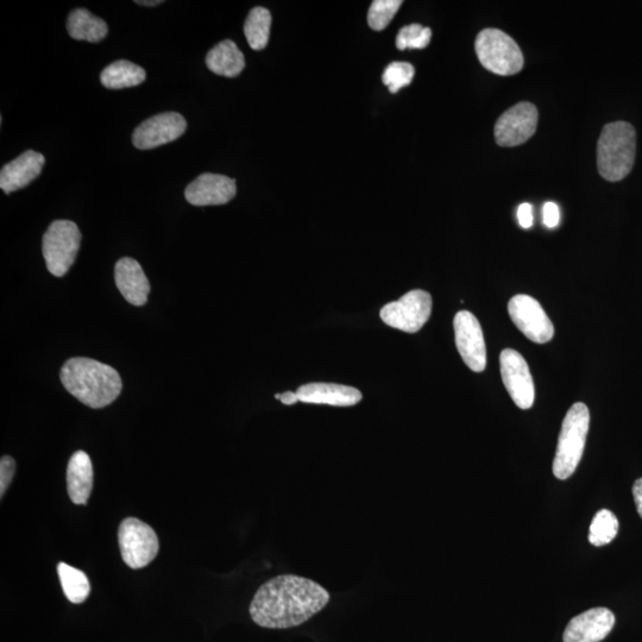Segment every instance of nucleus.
Returning a JSON list of instances; mask_svg holds the SVG:
<instances>
[{
    "label": "nucleus",
    "instance_id": "obj_1",
    "mask_svg": "<svg viewBox=\"0 0 642 642\" xmlns=\"http://www.w3.org/2000/svg\"><path fill=\"white\" fill-rule=\"evenodd\" d=\"M330 600L329 591L312 579L282 575L269 579L257 590L249 612L258 626L287 629L313 618Z\"/></svg>",
    "mask_w": 642,
    "mask_h": 642
},
{
    "label": "nucleus",
    "instance_id": "obj_2",
    "mask_svg": "<svg viewBox=\"0 0 642 642\" xmlns=\"http://www.w3.org/2000/svg\"><path fill=\"white\" fill-rule=\"evenodd\" d=\"M60 376L69 394L94 409L110 406L122 393L118 371L92 358H71L62 367Z\"/></svg>",
    "mask_w": 642,
    "mask_h": 642
},
{
    "label": "nucleus",
    "instance_id": "obj_3",
    "mask_svg": "<svg viewBox=\"0 0 642 642\" xmlns=\"http://www.w3.org/2000/svg\"><path fill=\"white\" fill-rule=\"evenodd\" d=\"M637 153V134L626 122L607 124L597 143V168L610 182L625 179L631 173Z\"/></svg>",
    "mask_w": 642,
    "mask_h": 642
},
{
    "label": "nucleus",
    "instance_id": "obj_4",
    "mask_svg": "<svg viewBox=\"0 0 642 642\" xmlns=\"http://www.w3.org/2000/svg\"><path fill=\"white\" fill-rule=\"evenodd\" d=\"M590 426L589 408L577 402L566 413L560 430L553 474L558 480H568L574 475L583 457Z\"/></svg>",
    "mask_w": 642,
    "mask_h": 642
},
{
    "label": "nucleus",
    "instance_id": "obj_5",
    "mask_svg": "<svg viewBox=\"0 0 642 642\" xmlns=\"http://www.w3.org/2000/svg\"><path fill=\"white\" fill-rule=\"evenodd\" d=\"M475 49L481 65L497 75L518 74L524 68V55L518 44L499 29H484L478 34Z\"/></svg>",
    "mask_w": 642,
    "mask_h": 642
},
{
    "label": "nucleus",
    "instance_id": "obj_6",
    "mask_svg": "<svg viewBox=\"0 0 642 642\" xmlns=\"http://www.w3.org/2000/svg\"><path fill=\"white\" fill-rule=\"evenodd\" d=\"M81 245V232L71 220H56L43 236L42 251L47 269L62 278L71 269Z\"/></svg>",
    "mask_w": 642,
    "mask_h": 642
},
{
    "label": "nucleus",
    "instance_id": "obj_7",
    "mask_svg": "<svg viewBox=\"0 0 642 642\" xmlns=\"http://www.w3.org/2000/svg\"><path fill=\"white\" fill-rule=\"evenodd\" d=\"M118 544L124 563L130 569L146 568L159 555L160 543L156 532L136 518L122 521L118 528Z\"/></svg>",
    "mask_w": 642,
    "mask_h": 642
},
{
    "label": "nucleus",
    "instance_id": "obj_8",
    "mask_svg": "<svg viewBox=\"0 0 642 642\" xmlns=\"http://www.w3.org/2000/svg\"><path fill=\"white\" fill-rule=\"evenodd\" d=\"M432 313V297L425 291L415 289L400 300L382 308L383 323L393 329L415 333L423 329Z\"/></svg>",
    "mask_w": 642,
    "mask_h": 642
},
{
    "label": "nucleus",
    "instance_id": "obj_9",
    "mask_svg": "<svg viewBox=\"0 0 642 642\" xmlns=\"http://www.w3.org/2000/svg\"><path fill=\"white\" fill-rule=\"evenodd\" d=\"M508 313L515 326L534 343H549L555 336V326L551 319L530 295H515L509 301Z\"/></svg>",
    "mask_w": 642,
    "mask_h": 642
},
{
    "label": "nucleus",
    "instance_id": "obj_10",
    "mask_svg": "<svg viewBox=\"0 0 642 642\" xmlns=\"http://www.w3.org/2000/svg\"><path fill=\"white\" fill-rule=\"evenodd\" d=\"M456 345L462 360L475 373L487 367V348L480 321L469 311H461L453 320Z\"/></svg>",
    "mask_w": 642,
    "mask_h": 642
},
{
    "label": "nucleus",
    "instance_id": "obj_11",
    "mask_svg": "<svg viewBox=\"0 0 642 642\" xmlns=\"http://www.w3.org/2000/svg\"><path fill=\"white\" fill-rule=\"evenodd\" d=\"M538 110L531 103H519L507 110L495 125V138L501 147H518L535 134Z\"/></svg>",
    "mask_w": 642,
    "mask_h": 642
},
{
    "label": "nucleus",
    "instance_id": "obj_12",
    "mask_svg": "<svg viewBox=\"0 0 642 642\" xmlns=\"http://www.w3.org/2000/svg\"><path fill=\"white\" fill-rule=\"evenodd\" d=\"M503 385L514 404L521 409H530L534 404L535 390L530 368L518 351L506 349L500 355Z\"/></svg>",
    "mask_w": 642,
    "mask_h": 642
},
{
    "label": "nucleus",
    "instance_id": "obj_13",
    "mask_svg": "<svg viewBox=\"0 0 642 642\" xmlns=\"http://www.w3.org/2000/svg\"><path fill=\"white\" fill-rule=\"evenodd\" d=\"M186 129V119L180 113H160L138 125L132 134V143L141 150L159 148L178 140Z\"/></svg>",
    "mask_w": 642,
    "mask_h": 642
},
{
    "label": "nucleus",
    "instance_id": "obj_14",
    "mask_svg": "<svg viewBox=\"0 0 642 642\" xmlns=\"http://www.w3.org/2000/svg\"><path fill=\"white\" fill-rule=\"evenodd\" d=\"M236 193L235 180L225 175L206 173L187 186L185 197L193 206H217L230 203Z\"/></svg>",
    "mask_w": 642,
    "mask_h": 642
},
{
    "label": "nucleus",
    "instance_id": "obj_15",
    "mask_svg": "<svg viewBox=\"0 0 642 642\" xmlns=\"http://www.w3.org/2000/svg\"><path fill=\"white\" fill-rule=\"evenodd\" d=\"M615 625V616L607 608H593L576 616L566 626L564 642H600Z\"/></svg>",
    "mask_w": 642,
    "mask_h": 642
},
{
    "label": "nucleus",
    "instance_id": "obj_16",
    "mask_svg": "<svg viewBox=\"0 0 642 642\" xmlns=\"http://www.w3.org/2000/svg\"><path fill=\"white\" fill-rule=\"evenodd\" d=\"M46 159L34 150L25 151L16 160L5 165L0 172V188L10 194L27 187L39 178Z\"/></svg>",
    "mask_w": 642,
    "mask_h": 642
},
{
    "label": "nucleus",
    "instance_id": "obj_17",
    "mask_svg": "<svg viewBox=\"0 0 642 642\" xmlns=\"http://www.w3.org/2000/svg\"><path fill=\"white\" fill-rule=\"evenodd\" d=\"M115 280L119 292L131 305L147 304L150 283L140 263L134 258L124 257L115 268Z\"/></svg>",
    "mask_w": 642,
    "mask_h": 642
},
{
    "label": "nucleus",
    "instance_id": "obj_18",
    "mask_svg": "<svg viewBox=\"0 0 642 642\" xmlns=\"http://www.w3.org/2000/svg\"><path fill=\"white\" fill-rule=\"evenodd\" d=\"M299 401L305 404L329 405L335 407H351L362 401L360 390L335 385V383H310L301 386L297 392Z\"/></svg>",
    "mask_w": 642,
    "mask_h": 642
},
{
    "label": "nucleus",
    "instance_id": "obj_19",
    "mask_svg": "<svg viewBox=\"0 0 642 642\" xmlns=\"http://www.w3.org/2000/svg\"><path fill=\"white\" fill-rule=\"evenodd\" d=\"M66 478L69 499L74 505H87L93 489V465L85 451H77L69 459Z\"/></svg>",
    "mask_w": 642,
    "mask_h": 642
},
{
    "label": "nucleus",
    "instance_id": "obj_20",
    "mask_svg": "<svg viewBox=\"0 0 642 642\" xmlns=\"http://www.w3.org/2000/svg\"><path fill=\"white\" fill-rule=\"evenodd\" d=\"M210 71L226 78H236L245 67L244 55L234 41L226 40L217 44L206 56Z\"/></svg>",
    "mask_w": 642,
    "mask_h": 642
},
{
    "label": "nucleus",
    "instance_id": "obj_21",
    "mask_svg": "<svg viewBox=\"0 0 642 642\" xmlns=\"http://www.w3.org/2000/svg\"><path fill=\"white\" fill-rule=\"evenodd\" d=\"M67 30L72 39L91 43L104 40L109 33L106 22L86 9L71 12L67 21Z\"/></svg>",
    "mask_w": 642,
    "mask_h": 642
},
{
    "label": "nucleus",
    "instance_id": "obj_22",
    "mask_svg": "<svg viewBox=\"0 0 642 642\" xmlns=\"http://www.w3.org/2000/svg\"><path fill=\"white\" fill-rule=\"evenodd\" d=\"M146 78L147 73L142 67L127 60L113 62L100 74V81L109 90L135 87L143 84Z\"/></svg>",
    "mask_w": 642,
    "mask_h": 642
},
{
    "label": "nucleus",
    "instance_id": "obj_23",
    "mask_svg": "<svg viewBox=\"0 0 642 642\" xmlns=\"http://www.w3.org/2000/svg\"><path fill=\"white\" fill-rule=\"evenodd\" d=\"M58 575L69 602L80 604L88 599L91 594V585L84 571L61 562L58 564Z\"/></svg>",
    "mask_w": 642,
    "mask_h": 642
},
{
    "label": "nucleus",
    "instance_id": "obj_24",
    "mask_svg": "<svg viewBox=\"0 0 642 642\" xmlns=\"http://www.w3.org/2000/svg\"><path fill=\"white\" fill-rule=\"evenodd\" d=\"M270 28H272V14L268 9L257 6L250 11L244 24V34L251 49L262 50L267 47Z\"/></svg>",
    "mask_w": 642,
    "mask_h": 642
},
{
    "label": "nucleus",
    "instance_id": "obj_25",
    "mask_svg": "<svg viewBox=\"0 0 642 642\" xmlns=\"http://www.w3.org/2000/svg\"><path fill=\"white\" fill-rule=\"evenodd\" d=\"M619 532V520L608 509L597 512L589 530V541L597 547L612 543Z\"/></svg>",
    "mask_w": 642,
    "mask_h": 642
},
{
    "label": "nucleus",
    "instance_id": "obj_26",
    "mask_svg": "<svg viewBox=\"0 0 642 642\" xmlns=\"http://www.w3.org/2000/svg\"><path fill=\"white\" fill-rule=\"evenodd\" d=\"M402 5L401 0H375L368 12V23L375 31L385 30Z\"/></svg>",
    "mask_w": 642,
    "mask_h": 642
},
{
    "label": "nucleus",
    "instance_id": "obj_27",
    "mask_svg": "<svg viewBox=\"0 0 642 642\" xmlns=\"http://www.w3.org/2000/svg\"><path fill=\"white\" fill-rule=\"evenodd\" d=\"M432 30L425 28L420 24H411L402 28L396 37V48L399 50L406 49H424L430 44Z\"/></svg>",
    "mask_w": 642,
    "mask_h": 642
},
{
    "label": "nucleus",
    "instance_id": "obj_28",
    "mask_svg": "<svg viewBox=\"0 0 642 642\" xmlns=\"http://www.w3.org/2000/svg\"><path fill=\"white\" fill-rule=\"evenodd\" d=\"M414 74L415 69L408 62H392L383 73V84L388 86L390 92L398 93L412 83Z\"/></svg>",
    "mask_w": 642,
    "mask_h": 642
},
{
    "label": "nucleus",
    "instance_id": "obj_29",
    "mask_svg": "<svg viewBox=\"0 0 642 642\" xmlns=\"http://www.w3.org/2000/svg\"><path fill=\"white\" fill-rule=\"evenodd\" d=\"M16 471L15 459L10 456H3L0 461V496L2 499L8 489L12 480H14Z\"/></svg>",
    "mask_w": 642,
    "mask_h": 642
},
{
    "label": "nucleus",
    "instance_id": "obj_30",
    "mask_svg": "<svg viewBox=\"0 0 642 642\" xmlns=\"http://www.w3.org/2000/svg\"><path fill=\"white\" fill-rule=\"evenodd\" d=\"M543 220L546 228L553 229L559 224L560 211L555 203H546L543 209Z\"/></svg>",
    "mask_w": 642,
    "mask_h": 642
},
{
    "label": "nucleus",
    "instance_id": "obj_31",
    "mask_svg": "<svg viewBox=\"0 0 642 642\" xmlns=\"http://www.w3.org/2000/svg\"><path fill=\"white\" fill-rule=\"evenodd\" d=\"M518 220L521 228L530 229L533 226V206L525 203L521 204L518 209Z\"/></svg>",
    "mask_w": 642,
    "mask_h": 642
},
{
    "label": "nucleus",
    "instance_id": "obj_32",
    "mask_svg": "<svg viewBox=\"0 0 642 642\" xmlns=\"http://www.w3.org/2000/svg\"><path fill=\"white\" fill-rule=\"evenodd\" d=\"M633 496L635 501V506H637L638 513L642 519V478L635 481L633 486Z\"/></svg>",
    "mask_w": 642,
    "mask_h": 642
},
{
    "label": "nucleus",
    "instance_id": "obj_33",
    "mask_svg": "<svg viewBox=\"0 0 642 642\" xmlns=\"http://www.w3.org/2000/svg\"><path fill=\"white\" fill-rule=\"evenodd\" d=\"M275 399L276 400H280L282 402V404L286 405V406L295 405L299 401L297 393H293V392H286V393H283V394H276L275 395Z\"/></svg>",
    "mask_w": 642,
    "mask_h": 642
},
{
    "label": "nucleus",
    "instance_id": "obj_34",
    "mask_svg": "<svg viewBox=\"0 0 642 642\" xmlns=\"http://www.w3.org/2000/svg\"><path fill=\"white\" fill-rule=\"evenodd\" d=\"M138 5L143 6H156L162 4V0H136L135 2Z\"/></svg>",
    "mask_w": 642,
    "mask_h": 642
}]
</instances>
